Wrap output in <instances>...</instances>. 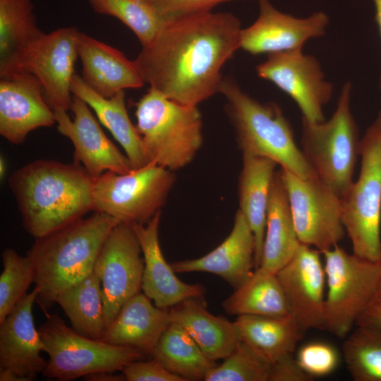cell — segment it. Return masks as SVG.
<instances>
[{"instance_id":"8","label":"cell","mask_w":381,"mask_h":381,"mask_svg":"<svg viewBox=\"0 0 381 381\" xmlns=\"http://www.w3.org/2000/svg\"><path fill=\"white\" fill-rule=\"evenodd\" d=\"M44 351L49 356L42 373L47 378L68 381L101 371H121L145 354L137 349L87 338L69 327L56 314L47 315L39 327Z\"/></svg>"},{"instance_id":"27","label":"cell","mask_w":381,"mask_h":381,"mask_svg":"<svg viewBox=\"0 0 381 381\" xmlns=\"http://www.w3.org/2000/svg\"><path fill=\"white\" fill-rule=\"evenodd\" d=\"M301 244L280 169L275 171L269 198L260 268L277 273Z\"/></svg>"},{"instance_id":"17","label":"cell","mask_w":381,"mask_h":381,"mask_svg":"<svg viewBox=\"0 0 381 381\" xmlns=\"http://www.w3.org/2000/svg\"><path fill=\"white\" fill-rule=\"evenodd\" d=\"M79 32L76 27L69 26L45 34L26 66V71L42 83L45 100L54 111L70 110Z\"/></svg>"},{"instance_id":"40","label":"cell","mask_w":381,"mask_h":381,"mask_svg":"<svg viewBox=\"0 0 381 381\" xmlns=\"http://www.w3.org/2000/svg\"><path fill=\"white\" fill-rule=\"evenodd\" d=\"M313 378L301 368L293 353L282 356L271 364L270 381H310Z\"/></svg>"},{"instance_id":"35","label":"cell","mask_w":381,"mask_h":381,"mask_svg":"<svg viewBox=\"0 0 381 381\" xmlns=\"http://www.w3.org/2000/svg\"><path fill=\"white\" fill-rule=\"evenodd\" d=\"M3 270L0 275V323L14 309L34 283V268L30 258L19 255L12 248L2 254Z\"/></svg>"},{"instance_id":"43","label":"cell","mask_w":381,"mask_h":381,"mask_svg":"<svg viewBox=\"0 0 381 381\" xmlns=\"http://www.w3.org/2000/svg\"><path fill=\"white\" fill-rule=\"evenodd\" d=\"M375 6V20L381 36V0H373ZM381 80V75H380Z\"/></svg>"},{"instance_id":"34","label":"cell","mask_w":381,"mask_h":381,"mask_svg":"<svg viewBox=\"0 0 381 381\" xmlns=\"http://www.w3.org/2000/svg\"><path fill=\"white\" fill-rule=\"evenodd\" d=\"M343 353L355 381H381V328L356 325L344 340Z\"/></svg>"},{"instance_id":"39","label":"cell","mask_w":381,"mask_h":381,"mask_svg":"<svg viewBox=\"0 0 381 381\" xmlns=\"http://www.w3.org/2000/svg\"><path fill=\"white\" fill-rule=\"evenodd\" d=\"M231 0H153L156 7L165 16L181 15L212 11L217 5Z\"/></svg>"},{"instance_id":"18","label":"cell","mask_w":381,"mask_h":381,"mask_svg":"<svg viewBox=\"0 0 381 381\" xmlns=\"http://www.w3.org/2000/svg\"><path fill=\"white\" fill-rule=\"evenodd\" d=\"M56 123L39 79L30 72L0 78V134L9 143H23L30 132Z\"/></svg>"},{"instance_id":"46","label":"cell","mask_w":381,"mask_h":381,"mask_svg":"<svg viewBox=\"0 0 381 381\" xmlns=\"http://www.w3.org/2000/svg\"><path fill=\"white\" fill-rule=\"evenodd\" d=\"M377 125H379L381 127V109L378 114V116L377 119L375 121Z\"/></svg>"},{"instance_id":"31","label":"cell","mask_w":381,"mask_h":381,"mask_svg":"<svg viewBox=\"0 0 381 381\" xmlns=\"http://www.w3.org/2000/svg\"><path fill=\"white\" fill-rule=\"evenodd\" d=\"M55 303L62 308L75 331L87 338L101 340L106 326L101 282L94 271L61 293Z\"/></svg>"},{"instance_id":"9","label":"cell","mask_w":381,"mask_h":381,"mask_svg":"<svg viewBox=\"0 0 381 381\" xmlns=\"http://www.w3.org/2000/svg\"><path fill=\"white\" fill-rule=\"evenodd\" d=\"M321 254L327 284L326 329L345 339L375 301L381 265L349 254L338 245Z\"/></svg>"},{"instance_id":"36","label":"cell","mask_w":381,"mask_h":381,"mask_svg":"<svg viewBox=\"0 0 381 381\" xmlns=\"http://www.w3.org/2000/svg\"><path fill=\"white\" fill-rule=\"evenodd\" d=\"M271 364L264 361L239 341L224 361L212 368L205 381H270Z\"/></svg>"},{"instance_id":"11","label":"cell","mask_w":381,"mask_h":381,"mask_svg":"<svg viewBox=\"0 0 381 381\" xmlns=\"http://www.w3.org/2000/svg\"><path fill=\"white\" fill-rule=\"evenodd\" d=\"M301 243L320 252L344 238L341 198L318 176L303 179L280 168Z\"/></svg>"},{"instance_id":"10","label":"cell","mask_w":381,"mask_h":381,"mask_svg":"<svg viewBox=\"0 0 381 381\" xmlns=\"http://www.w3.org/2000/svg\"><path fill=\"white\" fill-rule=\"evenodd\" d=\"M174 181L172 171L152 162L126 174L105 171L93 181L92 211L145 224L161 212Z\"/></svg>"},{"instance_id":"33","label":"cell","mask_w":381,"mask_h":381,"mask_svg":"<svg viewBox=\"0 0 381 381\" xmlns=\"http://www.w3.org/2000/svg\"><path fill=\"white\" fill-rule=\"evenodd\" d=\"M96 13L113 16L128 26L143 46L155 37L170 18L144 0H87Z\"/></svg>"},{"instance_id":"6","label":"cell","mask_w":381,"mask_h":381,"mask_svg":"<svg viewBox=\"0 0 381 381\" xmlns=\"http://www.w3.org/2000/svg\"><path fill=\"white\" fill-rule=\"evenodd\" d=\"M351 85L341 88L337 108L327 121L302 118L301 151L316 176L342 198L353 180L360 152L359 133L351 110Z\"/></svg>"},{"instance_id":"24","label":"cell","mask_w":381,"mask_h":381,"mask_svg":"<svg viewBox=\"0 0 381 381\" xmlns=\"http://www.w3.org/2000/svg\"><path fill=\"white\" fill-rule=\"evenodd\" d=\"M171 323L169 311L152 305L151 299L140 292L122 306L101 341L133 347L152 356L159 339Z\"/></svg>"},{"instance_id":"15","label":"cell","mask_w":381,"mask_h":381,"mask_svg":"<svg viewBox=\"0 0 381 381\" xmlns=\"http://www.w3.org/2000/svg\"><path fill=\"white\" fill-rule=\"evenodd\" d=\"M88 104L73 95L70 110L54 111L58 131L69 138L74 147V162L81 164L92 180L105 171L126 174L133 167L126 155L107 138Z\"/></svg>"},{"instance_id":"21","label":"cell","mask_w":381,"mask_h":381,"mask_svg":"<svg viewBox=\"0 0 381 381\" xmlns=\"http://www.w3.org/2000/svg\"><path fill=\"white\" fill-rule=\"evenodd\" d=\"M255 238L246 217L238 210L233 228L224 241L205 255L171 264L175 272L214 274L234 289L241 286L255 267Z\"/></svg>"},{"instance_id":"38","label":"cell","mask_w":381,"mask_h":381,"mask_svg":"<svg viewBox=\"0 0 381 381\" xmlns=\"http://www.w3.org/2000/svg\"><path fill=\"white\" fill-rule=\"evenodd\" d=\"M121 372L128 381H186L154 358L149 361L137 360L131 362Z\"/></svg>"},{"instance_id":"4","label":"cell","mask_w":381,"mask_h":381,"mask_svg":"<svg viewBox=\"0 0 381 381\" xmlns=\"http://www.w3.org/2000/svg\"><path fill=\"white\" fill-rule=\"evenodd\" d=\"M243 155L270 158L295 175L317 176L296 143L292 127L275 103H261L245 92L233 79L223 78L219 88Z\"/></svg>"},{"instance_id":"20","label":"cell","mask_w":381,"mask_h":381,"mask_svg":"<svg viewBox=\"0 0 381 381\" xmlns=\"http://www.w3.org/2000/svg\"><path fill=\"white\" fill-rule=\"evenodd\" d=\"M161 212L145 224H131L139 241L144 260L143 293L161 308H171L188 298H200L205 293L200 284L180 280L162 252L158 236Z\"/></svg>"},{"instance_id":"29","label":"cell","mask_w":381,"mask_h":381,"mask_svg":"<svg viewBox=\"0 0 381 381\" xmlns=\"http://www.w3.org/2000/svg\"><path fill=\"white\" fill-rule=\"evenodd\" d=\"M234 323L240 341L270 364L293 353L303 335L291 315H241L237 316Z\"/></svg>"},{"instance_id":"41","label":"cell","mask_w":381,"mask_h":381,"mask_svg":"<svg viewBox=\"0 0 381 381\" xmlns=\"http://www.w3.org/2000/svg\"><path fill=\"white\" fill-rule=\"evenodd\" d=\"M356 325L381 328V302L375 301L358 319Z\"/></svg>"},{"instance_id":"3","label":"cell","mask_w":381,"mask_h":381,"mask_svg":"<svg viewBox=\"0 0 381 381\" xmlns=\"http://www.w3.org/2000/svg\"><path fill=\"white\" fill-rule=\"evenodd\" d=\"M120 222L101 212L81 218L36 238L27 252L40 292L36 301L45 310L64 291L93 272L107 237Z\"/></svg>"},{"instance_id":"13","label":"cell","mask_w":381,"mask_h":381,"mask_svg":"<svg viewBox=\"0 0 381 381\" xmlns=\"http://www.w3.org/2000/svg\"><path fill=\"white\" fill-rule=\"evenodd\" d=\"M258 75L269 80L296 103L303 119L325 121L323 108L333 94V85L325 80L317 59L302 49L271 53L256 67Z\"/></svg>"},{"instance_id":"32","label":"cell","mask_w":381,"mask_h":381,"mask_svg":"<svg viewBox=\"0 0 381 381\" xmlns=\"http://www.w3.org/2000/svg\"><path fill=\"white\" fill-rule=\"evenodd\" d=\"M152 357L169 371L186 380H204L207 373L216 365L190 334L174 322L162 335Z\"/></svg>"},{"instance_id":"12","label":"cell","mask_w":381,"mask_h":381,"mask_svg":"<svg viewBox=\"0 0 381 381\" xmlns=\"http://www.w3.org/2000/svg\"><path fill=\"white\" fill-rule=\"evenodd\" d=\"M141 254L134 230L124 222L113 228L102 246L93 271L101 282L106 329L122 306L142 289Z\"/></svg>"},{"instance_id":"30","label":"cell","mask_w":381,"mask_h":381,"mask_svg":"<svg viewBox=\"0 0 381 381\" xmlns=\"http://www.w3.org/2000/svg\"><path fill=\"white\" fill-rule=\"evenodd\" d=\"M229 315L284 316L288 303L277 273L258 267L222 303Z\"/></svg>"},{"instance_id":"7","label":"cell","mask_w":381,"mask_h":381,"mask_svg":"<svg viewBox=\"0 0 381 381\" xmlns=\"http://www.w3.org/2000/svg\"><path fill=\"white\" fill-rule=\"evenodd\" d=\"M358 178L341 198L342 222L353 253L381 265V127L374 122L361 139Z\"/></svg>"},{"instance_id":"16","label":"cell","mask_w":381,"mask_h":381,"mask_svg":"<svg viewBox=\"0 0 381 381\" xmlns=\"http://www.w3.org/2000/svg\"><path fill=\"white\" fill-rule=\"evenodd\" d=\"M258 1V18L242 28L240 37V48L251 54L300 49L308 40L325 34L329 18L323 12L298 18L279 11L269 0Z\"/></svg>"},{"instance_id":"25","label":"cell","mask_w":381,"mask_h":381,"mask_svg":"<svg viewBox=\"0 0 381 381\" xmlns=\"http://www.w3.org/2000/svg\"><path fill=\"white\" fill-rule=\"evenodd\" d=\"M198 299L188 298L172 306L171 322L181 326L209 358L224 359L240 341L236 325L211 314Z\"/></svg>"},{"instance_id":"19","label":"cell","mask_w":381,"mask_h":381,"mask_svg":"<svg viewBox=\"0 0 381 381\" xmlns=\"http://www.w3.org/2000/svg\"><path fill=\"white\" fill-rule=\"evenodd\" d=\"M39 292L35 287L26 294L0 323V370L11 373L21 381L33 380L47 365L40 355L44 345L32 315Z\"/></svg>"},{"instance_id":"28","label":"cell","mask_w":381,"mask_h":381,"mask_svg":"<svg viewBox=\"0 0 381 381\" xmlns=\"http://www.w3.org/2000/svg\"><path fill=\"white\" fill-rule=\"evenodd\" d=\"M71 91L73 95L84 100L95 111L99 121L122 146L133 169L150 163L141 136L128 116L124 90L111 97H104L86 84L82 76L75 73L71 83Z\"/></svg>"},{"instance_id":"47","label":"cell","mask_w":381,"mask_h":381,"mask_svg":"<svg viewBox=\"0 0 381 381\" xmlns=\"http://www.w3.org/2000/svg\"><path fill=\"white\" fill-rule=\"evenodd\" d=\"M144 1L155 4L154 2H153V0H144Z\"/></svg>"},{"instance_id":"5","label":"cell","mask_w":381,"mask_h":381,"mask_svg":"<svg viewBox=\"0 0 381 381\" xmlns=\"http://www.w3.org/2000/svg\"><path fill=\"white\" fill-rule=\"evenodd\" d=\"M135 106L136 128L148 162L172 171L190 164L203 139L198 106L176 102L152 87Z\"/></svg>"},{"instance_id":"22","label":"cell","mask_w":381,"mask_h":381,"mask_svg":"<svg viewBox=\"0 0 381 381\" xmlns=\"http://www.w3.org/2000/svg\"><path fill=\"white\" fill-rule=\"evenodd\" d=\"M78 54L83 80L104 97H111L125 89H138L145 84L135 61L82 32L78 37Z\"/></svg>"},{"instance_id":"14","label":"cell","mask_w":381,"mask_h":381,"mask_svg":"<svg viewBox=\"0 0 381 381\" xmlns=\"http://www.w3.org/2000/svg\"><path fill=\"white\" fill-rule=\"evenodd\" d=\"M321 252L301 243L291 259L277 272L289 313L301 332L326 329V281Z\"/></svg>"},{"instance_id":"37","label":"cell","mask_w":381,"mask_h":381,"mask_svg":"<svg viewBox=\"0 0 381 381\" xmlns=\"http://www.w3.org/2000/svg\"><path fill=\"white\" fill-rule=\"evenodd\" d=\"M296 361L306 373L314 377L331 373L337 365L338 354L328 344L313 342L299 349Z\"/></svg>"},{"instance_id":"2","label":"cell","mask_w":381,"mask_h":381,"mask_svg":"<svg viewBox=\"0 0 381 381\" xmlns=\"http://www.w3.org/2000/svg\"><path fill=\"white\" fill-rule=\"evenodd\" d=\"M25 231L35 238L68 225L92 211L93 180L84 167L39 159L8 179Z\"/></svg>"},{"instance_id":"42","label":"cell","mask_w":381,"mask_h":381,"mask_svg":"<svg viewBox=\"0 0 381 381\" xmlns=\"http://www.w3.org/2000/svg\"><path fill=\"white\" fill-rule=\"evenodd\" d=\"M115 372L101 371L87 375L84 377L85 380L90 381H121L126 380L125 376L115 375Z\"/></svg>"},{"instance_id":"23","label":"cell","mask_w":381,"mask_h":381,"mask_svg":"<svg viewBox=\"0 0 381 381\" xmlns=\"http://www.w3.org/2000/svg\"><path fill=\"white\" fill-rule=\"evenodd\" d=\"M44 35L32 0H0V78L27 72L29 59Z\"/></svg>"},{"instance_id":"1","label":"cell","mask_w":381,"mask_h":381,"mask_svg":"<svg viewBox=\"0 0 381 381\" xmlns=\"http://www.w3.org/2000/svg\"><path fill=\"white\" fill-rule=\"evenodd\" d=\"M241 22L230 13L172 17L134 60L150 87L198 106L219 92L224 64L240 48Z\"/></svg>"},{"instance_id":"44","label":"cell","mask_w":381,"mask_h":381,"mask_svg":"<svg viewBox=\"0 0 381 381\" xmlns=\"http://www.w3.org/2000/svg\"><path fill=\"white\" fill-rule=\"evenodd\" d=\"M6 164L4 157L1 156L0 157V178L4 179L6 176Z\"/></svg>"},{"instance_id":"45","label":"cell","mask_w":381,"mask_h":381,"mask_svg":"<svg viewBox=\"0 0 381 381\" xmlns=\"http://www.w3.org/2000/svg\"><path fill=\"white\" fill-rule=\"evenodd\" d=\"M375 301L381 302V280L377 288Z\"/></svg>"},{"instance_id":"26","label":"cell","mask_w":381,"mask_h":381,"mask_svg":"<svg viewBox=\"0 0 381 381\" xmlns=\"http://www.w3.org/2000/svg\"><path fill=\"white\" fill-rule=\"evenodd\" d=\"M277 165L274 160L267 157L243 155L238 184V210L246 217L255 236V269L261 262L269 198Z\"/></svg>"}]
</instances>
